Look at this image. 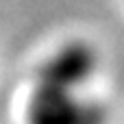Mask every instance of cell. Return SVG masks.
I'll use <instances>...</instances> for the list:
<instances>
[{"label": "cell", "mask_w": 124, "mask_h": 124, "mask_svg": "<svg viewBox=\"0 0 124 124\" xmlns=\"http://www.w3.org/2000/svg\"><path fill=\"white\" fill-rule=\"evenodd\" d=\"M28 124H105V109L76 100L72 89L39 81L28 105Z\"/></svg>", "instance_id": "cell-1"}, {"label": "cell", "mask_w": 124, "mask_h": 124, "mask_svg": "<svg viewBox=\"0 0 124 124\" xmlns=\"http://www.w3.org/2000/svg\"><path fill=\"white\" fill-rule=\"evenodd\" d=\"M94 65H96L94 50L89 46L76 41V44H70L63 50H59L44 65V70L39 72V81L74 92L76 85L87 81V76L92 74Z\"/></svg>", "instance_id": "cell-2"}]
</instances>
